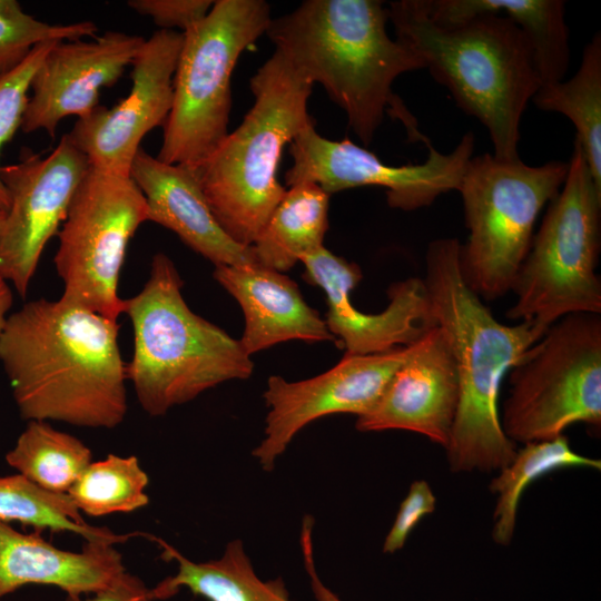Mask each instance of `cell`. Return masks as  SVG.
I'll list each match as a JSON object with an SVG mask.
<instances>
[{
    "label": "cell",
    "mask_w": 601,
    "mask_h": 601,
    "mask_svg": "<svg viewBox=\"0 0 601 601\" xmlns=\"http://www.w3.org/2000/svg\"><path fill=\"white\" fill-rule=\"evenodd\" d=\"M119 324L61 298H38L11 313L0 363L20 416L91 428L122 423L127 371Z\"/></svg>",
    "instance_id": "obj_1"
},
{
    "label": "cell",
    "mask_w": 601,
    "mask_h": 601,
    "mask_svg": "<svg viewBox=\"0 0 601 601\" xmlns=\"http://www.w3.org/2000/svg\"><path fill=\"white\" fill-rule=\"evenodd\" d=\"M460 247L452 237L431 242L423 279L435 322L450 339L459 376V402L445 452L454 473L500 472L518 451L501 425L502 381L549 327L533 321L499 322L466 284Z\"/></svg>",
    "instance_id": "obj_2"
},
{
    "label": "cell",
    "mask_w": 601,
    "mask_h": 601,
    "mask_svg": "<svg viewBox=\"0 0 601 601\" xmlns=\"http://www.w3.org/2000/svg\"><path fill=\"white\" fill-rule=\"evenodd\" d=\"M387 20L378 0H306L272 19L266 31L275 51L309 82L321 83L345 111L364 146L373 141L387 110L411 138L423 135L392 86L402 73L425 66L407 45L388 37Z\"/></svg>",
    "instance_id": "obj_3"
},
{
    "label": "cell",
    "mask_w": 601,
    "mask_h": 601,
    "mask_svg": "<svg viewBox=\"0 0 601 601\" xmlns=\"http://www.w3.org/2000/svg\"><path fill=\"white\" fill-rule=\"evenodd\" d=\"M387 11L396 39L413 49L456 105L486 128L493 156L520 159L522 115L541 80L519 26L499 13L439 24L422 0L392 1Z\"/></svg>",
    "instance_id": "obj_4"
},
{
    "label": "cell",
    "mask_w": 601,
    "mask_h": 601,
    "mask_svg": "<svg viewBox=\"0 0 601 601\" xmlns=\"http://www.w3.org/2000/svg\"><path fill=\"white\" fill-rule=\"evenodd\" d=\"M183 285L174 262L157 253L142 289L122 302L134 331L127 381L150 416L224 382L246 380L254 371L239 339L190 309Z\"/></svg>",
    "instance_id": "obj_5"
},
{
    "label": "cell",
    "mask_w": 601,
    "mask_h": 601,
    "mask_svg": "<svg viewBox=\"0 0 601 601\" xmlns=\"http://www.w3.org/2000/svg\"><path fill=\"white\" fill-rule=\"evenodd\" d=\"M313 86L275 51L250 79L254 104L242 124L194 168L214 217L242 246L253 245L285 194L278 165L285 146L314 122Z\"/></svg>",
    "instance_id": "obj_6"
},
{
    "label": "cell",
    "mask_w": 601,
    "mask_h": 601,
    "mask_svg": "<svg viewBox=\"0 0 601 601\" xmlns=\"http://www.w3.org/2000/svg\"><path fill=\"white\" fill-rule=\"evenodd\" d=\"M601 189L574 140L564 183L533 235L511 290L510 319L549 327L575 313L601 314Z\"/></svg>",
    "instance_id": "obj_7"
},
{
    "label": "cell",
    "mask_w": 601,
    "mask_h": 601,
    "mask_svg": "<svg viewBox=\"0 0 601 601\" xmlns=\"http://www.w3.org/2000/svg\"><path fill=\"white\" fill-rule=\"evenodd\" d=\"M270 21L264 0H217L183 32L160 161L196 168L223 142L229 132L233 70Z\"/></svg>",
    "instance_id": "obj_8"
},
{
    "label": "cell",
    "mask_w": 601,
    "mask_h": 601,
    "mask_svg": "<svg viewBox=\"0 0 601 601\" xmlns=\"http://www.w3.org/2000/svg\"><path fill=\"white\" fill-rule=\"evenodd\" d=\"M568 162L529 166L521 159L472 157L457 191L469 237L460 247V266L470 288L495 300L512 288L543 207L559 194Z\"/></svg>",
    "instance_id": "obj_9"
},
{
    "label": "cell",
    "mask_w": 601,
    "mask_h": 601,
    "mask_svg": "<svg viewBox=\"0 0 601 601\" xmlns=\"http://www.w3.org/2000/svg\"><path fill=\"white\" fill-rule=\"evenodd\" d=\"M501 425L513 443L548 441L572 424L601 425V315L549 326L509 371Z\"/></svg>",
    "instance_id": "obj_10"
},
{
    "label": "cell",
    "mask_w": 601,
    "mask_h": 601,
    "mask_svg": "<svg viewBox=\"0 0 601 601\" xmlns=\"http://www.w3.org/2000/svg\"><path fill=\"white\" fill-rule=\"evenodd\" d=\"M145 221L146 199L130 176L90 166L57 234L53 263L63 284L60 298L117 321L126 250Z\"/></svg>",
    "instance_id": "obj_11"
},
{
    "label": "cell",
    "mask_w": 601,
    "mask_h": 601,
    "mask_svg": "<svg viewBox=\"0 0 601 601\" xmlns=\"http://www.w3.org/2000/svg\"><path fill=\"white\" fill-rule=\"evenodd\" d=\"M427 157L422 164L392 166L349 139L329 140L314 122L289 144L293 165L285 183L318 185L328 195L349 188L378 186L385 189L390 207L405 211L430 206L441 195L460 187L474 151V134L466 132L449 154L436 150L428 138L423 141Z\"/></svg>",
    "instance_id": "obj_12"
},
{
    "label": "cell",
    "mask_w": 601,
    "mask_h": 601,
    "mask_svg": "<svg viewBox=\"0 0 601 601\" xmlns=\"http://www.w3.org/2000/svg\"><path fill=\"white\" fill-rule=\"evenodd\" d=\"M90 167L63 135L47 156L26 150L16 164L0 166L9 208L0 228V275L26 297L47 243L58 234Z\"/></svg>",
    "instance_id": "obj_13"
},
{
    "label": "cell",
    "mask_w": 601,
    "mask_h": 601,
    "mask_svg": "<svg viewBox=\"0 0 601 601\" xmlns=\"http://www.w3.org/2000/svg\"><path fill=\"white\" fill-rule=\"evenodd\" d=\"M407 354L408 346L368 355L345 353L335 366L312 378L288 382L270 376L264 393L265 437L253 455L265 471H272L297 432L311 422L336 413L357 417L368 413Z\"/></svg>",
    "instance_id": "obj_14"
},
{
    "label": "cell",
    "mask_w": 601,
    "mask_h": 601,
    "mask_svg": "<svg viewBox=\"0 0 601 601\" xmlns=\"http://www.w3.org/2000/svg\"><path fill=\"white\" fill-rule=\"evenodd\" d=\"M183 32L160 29L145 40L132 62V86L112 108L99 105L78 118L68 135L90 166L130 176L142 138L164 126L173 105V79Z\"/></svg>",
    "instance_id": "obj_15"
},
{
    "label": "cell",
    "mask_w": 601,
    "mask_h": 601,
    "mask_svg": "<svg viewBox=\"0 0 601 601\" xmlns=\"http://www.w3.org/2000/svg\"><path fill=\"white\" fill-rule=\"evenodd\" d=\"M304 278L323 289L326 296V325L346 354L384 353L410 346L436 325L424 280L411 277L392 284L384 311H359L351 293L362 279L357 264L334 255L322 246L303 256Z\"/></svg>",
    "instance_id": "obj_16"
},
{
    "label": "cell",
    "mask_w": 601,
    "mask_h": 601,
    "mask_svg": "<svg viewBox=\"0 0 601 601\" xmlns=\"http://www.w3.org/2000/svg\"><path fill=\"white\" fill-rule=\"evenodd\" d=\"M144 42L139 36L107 31L90 41L53 43L31 80L20 129L53 137L65 117L89 115L99 106L100 89L121 78Z\"/></svg>",
    "instance_id": "obj_17"
},
{
    "label": "cell",
    "mask_w": 601,
    "mask_h": 601,
    "mask_svg": "<svg viewBox=\"0 0 601 601\" xmlns=\"http://www.w3.org/2000/svg\"><path fill=\"white\" fill-rule=\"evenodd\" d=\"M459 402L456 362L445 331L437 324L408 346L375 406L358 416L362 432L405 430L446 449Z\"/></svg>",
    "instance_id": "obj_18"
},
{
    "label": "cell",
    "mask_w": 601,
    "mask_h": 601,
    "mask_svg": "<svg viewBox=\"0 0 601 601\" xmlns=\"http://www.w3.org/2000/svg\"><path fill=\"white\" fill-rule=\"evenodd\" d=\"M115 544L86 541L80 552L58 549L39 532L21 533L0 520V599L27 584H45L66 594L116 591L134 583Z\"/></svg>",
    "instance_id": "obj_19"
},
{
    "label": "cell",
    "mask_w": 601,
    "mask_h": 601,
    "mask_svg": "<svg viewBox=\"0 0 601 601\" xmlns=\"http://www.w3.org/2000/svg\"><path fill=\"white\" fill-rule=\"evenodd\" d=\"M129 175L146 199L148 221L170 229L215 266L257 264L252 248L234 242L214 217L194 168L162 162L140 148Z\"/></svg>",
    "instance_id": "obj_20"
},
{
    "label": "cell",
    "mask_w": 601,
    "mask_h": 601,
    "mask_svg": "<svg viewBox=\"0 0 601 601\" xmlns=\"http://www.w3.org/2000/svg\"><path fill=\"white\" fill-rule=\"evenodd\" d=\"M213 275L242 307L239 342L249 356L289 339L335 341L325 319L284 273L252 264L215 266Z\"/></svg>",
    "instance_id": "obj_21"
},
{
    "label": "cell",
    "mask_w": 601,
    "mask_h": 601,
    "mask_svg": "<svg viewBox=\"0 0 601 601\" xmlns=\"http://www.w3.org/2000/svg\"><path fill=\"white\" fill-rule=\"evenodd\" d=\"M428 17L451 26L482 13H505L526 37L541 86L563 80L570 63L562 0H422Z\"/></svg>",
    "instance_id": "obj_22"
},
{
    "label": "cell",
    "mask_w": 601,
    "mask_h": 601,
    "mask_svg": "<svg viewBox=\"0 0 601 601\" xmlns=\"http://www.w3.org/2000/svg\"><path fill=\"white\" fill-rule=\"evenodd\" d=\"M161 548V556L177 563V573L150 589L152 600H165L180 588L208 601H290L284 581H263L255 573L242 541L227 544L219 559L194 562L166 541L146 534Z\"/></svg>",
    "instance_id": "obj_23"
},
{
    "label": "cell",
    "mask_w": 601,
    "mask_h": 601,
    "mask_svg": "<svg viewBox=\"0 0 601 601\" xmlns=\"http://www.w3.org/2000/svg\"><path fill=\"white\" fill-rule=\"evenodd\" d=\"M329 195L318 185L299 183L285 190L250 246L258 265L285 273L323 245L328 229Z\"/></svg>",
    "instance_id": "obj_24"
},
{
    "label": "cell",
    "mask_w": 601,
    "mask_h": 601,
    "mask_svg": "<svg viewBox=\"0 0 601 601\" xmlns=\"http://www.w3.org/2000/svg\"><path fill=\"white\" fill-rule=\"evenodd\" d=\"M543 110L569 118L591 175L601 189V33L584 47L579 69L569 80L543 85L532 98Z\"/></svg>",
    "instance_id": "obj_25"
},
{
    "label": "cell",
    "mask_w": 601,
    "mask_h": 601,
    "mask_svg": "<svg viewBox=\"0 0 601 601\" xmlns=\"http://www.w3.org/2000/svg\"><path fill=\"white\" fill-rule=\"evenodd\" d=\"M91 459L83 442L46 421H29L6 454L8 465L18 474L55 494H67Z\"/></svg>",
    "instance_id": "obj_26"
},
{
    "label": "cell",
    "mask_w": 601,
    "mask_h": 601,
    "mask_svg": "<svg viewBox=\"0 0 601 601\" xmlns=\"http://www.w3.org/2000/svg\"><path fill=\"white\" fill-rule=\"evenodd\" d=\"M601 469L600 460L573 451L563 434L548 441L525 443L513 461L500 471L489 489L496 494L492 538L500 545L510 544L516 524L522 493L535 479L562 467Z\"/></svg>",
    "instance_id": "obj_27"
},
{
    "label": "cell",
    "mask_w": 601,
    "mask_h": 601,
    "mask_svg": "<svg viewBox=\"0 0 601 601\" xmlns=\"http://www.w3.org/2000/svg\"><path fill=\"white\" fill-rule=\"evenodd\" d=\"M0 520L18 521L37 531L71 532L86 541L124 543L139 532L117 534L88 524L68 494L45 491L21 474L0 476Z\"/></svg>",
    "instance_id": "obj_28"
},
{
    "label": "cell",
    "mask_w": 601,
    "mask_h": 601,
    "mask_svg": "<svg viewBox=\"0 0 601 601\" xmlns=\"http://www.w3.org/2000/svg\"><path fill=\"white\" fill-rule=\"evenodd\" d=\"M149 483L136 456L109 454L91 462L68 491L76 508L89 516L132 512L145 508Z\"/></svg>",
    "instance_id": "obj_29"
},
{
    "label": "cell",
    "mask_w": 601,
    "mask_h": 601,
    "mask_svg": "<svg viewBox=\"0 0 601 601\" xmlns=\"http://www.w3.org/2000/svg\"><path fill=\"white\" fill-rule=\"evenodd\" d=\"M92 21L51 24L27 13L16 0H0V76L19 66L39 43L96 36Z\"/></svg>",
    "instance_id": "obj_30"
},
{
    "label": "cell",
    "mask_w": 601,
    "mask_h": 601,
    "mask_svg": "<svg viewBox=\"0 0 601 601\" xmlns=\"http://www.w3.org/2000/svg\"><path fill=\"white\" fill-rule=\"evenodd\" d=\"M57 41L36 46L14 69L0 76V150L21 126L31 80L43 58ZM9 208V196L0 178V210Z\"/></svg>",
    "instance_id": "obj_31"
},
{
    "label": "cell",
    "mask_w": 601,
    "mask_h": 601,
    "mask_svg": "<svg viewBox=\"0 0 601 601\" xmlns=\"http://www.w3.org/2000/svg\"><path fill=\"white\" fill-rule=\"evenodd\" d=\"M436 497L424 480L414 481L397 511L394 523L388 531L384 544V553H394L401 550L410 533L425 515L435 510Z\"/></svg>",
    "instance_id": "obj_32"
},
{
    "label": "cell",
    "mask_w": 601,
    "mask_h": 601,
    "mask_svg": "<svg viewBox=\"0 0 601 601\" xmlns=\"http://www.w3.org/2000/svg\"><path fill=\"white\" fill-rule=\"evenodd\" d=\"M139 14L148 16L164 30L183 32L200 21L211 9L210 0H130L127 2Z\"/></svg>",
    "instance_id": "obj_33"
},
{
    "label": "cell",
    "mask_w": 601,
    "mask_h": 601,
    "mask_svg": "<svg viewBox=\"0 0 601 601\" xmlns=\"http://www.w3.org/2000/svg\"><path fill=\"white\" fill-rule=\"evenodd\" d=\"M302 549L306 571L309 575L312 591L317 601H342L334 592L326 588L315 570L312 544V522L306 518L302 530Z\"/></svg>",
    "instance_id": "obj_34"
},
{
    "label": "cell",
    "mask_w": 601,
    "mask_h": 601,
    "mask_svg": "<svg viewBox=\"0 0 601 601\" xmlns=\"http://www.w3.org/2000/svg\"><path fill=\"white\" fill-rule=\"evenodd\" d=\"M65 601H154L145 583L138 578L134 583L122 589L93 594L83 599L82 595L66 594Z\"/></svg>",
    "instance_id": "obj_35"
},
{
    "label": "cell",
    "mask_w": 601,
    "mask_h": 601,
    "mask_svg": "<svg viewBox=\"0 0 601 601\" xmlns=\"http://www.w3.org/2000/svg\"><path fill=\"white\" fill-rule=\"evenodd\" d=\"M13 303V293L10 283L0 275V334L8 321Z\"/></svg>",
    "instance_id": "obj_36"
},
{
    "label": "cell",
    "mask_w": 601,
    "mask_h": 601,
    "mask_svg": "<svg viewBox=\"0 0 601 601\" xmlns=\"http://www.w3.org/2000/svg\"><path fill=\"white\" fill-rule=\"evenodd\" d=\"M4 216H6V211H4V210H0V228H1V226H2Z\"/></svg>",
    "instance_id": "obj_37"
}]
</instances>
